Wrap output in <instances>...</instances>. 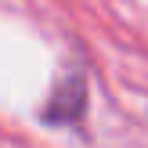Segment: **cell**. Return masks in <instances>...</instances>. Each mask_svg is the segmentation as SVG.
Segmentation results:
<instances>
[{
  "label": "cell",
  "instance_id": "cell-1",
  "mask_svg": "<svg viewBox=\"0 0 148 148\" xmlns=\"http://www.w3.org/2000/svg\"><path fill=\"white\" fill-rule=\"evenodd\" d=\"M83 112H87V79H83V72H69L54 87L47 108H43V119L47 123H76Z\"/></svg>",
  "mask_w": 148,
  "mask_h": 148
}]
</instances>
